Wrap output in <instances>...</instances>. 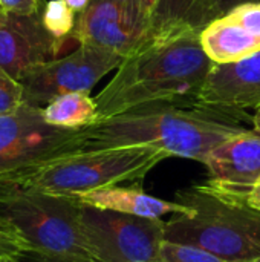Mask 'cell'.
<instances>
[{
  "instance_id": "cell-1",
  "label": "cell",
  "mask_w": 260,
  "mask_h": 262,
  "mask_svg": "<svg viewBox=\"0 0 260 262\" xmlns=\"http://www.w3.org/2000/svg\"><path fill=\"white\" fill-rule=\"evenodd\" d=\"M245 112L195 103H155L80 129L78 152L152 146L167 157L205 163L221 143L248 130Z\"/></svg>"
},
{
  "instance_id": "cell-2",
  "label": "cell",
  "mask_w": 260,
  "mask_h": 262,
  "mask_svg": "<svg viewBox=\"0 0 260 262\" xmlns=\"http://www.w3.org/2000/svg\"><path fill=\"white\" fill-rule=\"evenodd\" d=\"M213 64L195 31L149 40L121 61L95 97L98 120L146 104L199 101Z\"/></svg>"
},
{
  "instance_id": "cell-3",
  "label": "cell",
  "mask_w": 260,
  "mask_h": 262,
  "mask_svg": "<svg viewBox=\"0 0 260 262\" xmlns=\"http://www.w3.org/2000/svg\"><path fill=\"white\" fill-rule=\"evenodd\" d=\"M187 213L164 223V239L201 247L225 262L260 259V212L210 181L176 192Z\"/></svg>"
},
{
  "instance_id": "cell-4",
  "label": "cell",
  "mask_w": 260,
  "mask_h": 262,
  "mask_svg": "<svg viewBox=\"0 0 260 262\" xmlns=\"http://www.w3.org/2000/svg\"><path fill=\"white\" fill-rule=\"evenodd\" d=\"M166 158L167 154L152 146L77 152L35 169L0 177V181L54 195L78 196L121 183L141 181Z\"/></svg>"
},
{
  "instance_id": "cell-5",
  "label": "cell",
  "mask_w": 260,
  "mask_h": 262,
  "mask_svg": "<svg viewBox=\"0 0 260 262\" xmlns=\"http://www.w3.org/2000/svg\"><path fill=\"white\" fill-rule=\"evenodd\" d=\"M77 196L54 195L0 181V223L23 252L90 258L80 221Z\"/></svg>"
},
{
  "instance_id": "cell-6",
  "label": "cell",
  "mask_w": 260,
  "mask_h": 262,
  "mask_svg": "<svg viewBox=\"0 0 260 262\" xmlns=\"http://www.w3.org/2000/svg\"><path fill=\"white\" fill-rule=\"evenodd\" d=\"M81 203V201H80ZM86 249L98 262H158L164 221L97 209L81 203Z\"/></svg>"
},
{
  "instance_id": "cell-7",
  "label": "cell",
  "mask_w": 260,
  "mask_h": 262,
  "mask_svg": "<svg viewBox=\"0 0 260 262\" xmlns=\"http://www.w3.org/2000/svg\"><path fill=\"white\" fill-rule=\"evenodd\" d=\"M78 132L46 123L41 107L23 103L0 117V177L77 154Z\"/></svg>"
},
{
  "instance_id": "cell-8",
  "label": "cell",
  "mask_w": 260,
  "mask_h": 262,
  "mask_svg": "<svg viewBox=\"0 0 260 262\" xmlns=\"http://www.w3.org/2000/svg\"><path fill=\"white\" fill-rule=\"evenodd\" d=\"M124 58L118 54L80 45L74 52L35 64L18 78L23 88V103L44 107L54 98L72 92L90 94L93 86Z\"/></svg>"
},
{
  "instance_id": "cell-9",
  "label": "cell",
  "mask_w": 260,
  "mask_h": 262,
  "mask_svg": "<svg viewBox=\"0 0 260 262\" xmlns=\"http://www.w3.org/2000/svg\"><path fill=\"white\" fill-rule=\"evenodd\" d=\"M150 18L144 0H89L75 20L70 38L126 58L147 43Z\"/></svg>"
},
{
  "instance_id": "cell-10",
  "label": "cell",
  "mask_w": 260,
  "mask_h": 262,
  "mask_svg": "<svg viewBox=\"0 0 260 262\" xmlns=\"http://www.w3.org/2000/svg\"><path fill=\"white\" fill-rule=\"evenodd\" d=\"M64 43L46 31L41 12L32 15L6 12L0 23V68L18 81L29 68L58 58Z\"/></svg>"
},
{
  "instance_id": "cell-11",
  "label": "cell",
  "mask_w": 260,
  "mask_h": 262,
  "mask_svg": "<svg viewBox=\"0 0 260 262\" xmlns=\"http://www.w3.org/2000/svg\"><path fill=\"white\" fill-rule=\"evenodd\" d=\"M201 45L213 63L239 61L260 51V3H245L211 21Z\"/></svg>"
},
{
  "instance_id": "cell-12",
  "label": "cell",
  "mask_w": 260,
  "mask_h": 262,
  "mask_svg": "<svg viewBox=\"0 0 260 262\" xmlns=\"http://www.w3.org/2000/svg\"><path fill=\"white\" fill-rule=\"evenodd\" d=\"M210 183L245 196L260 181V134L248 129L230 137L205 160Z\"/></svg>"
},
{
  "instance_id": "cell-13",
  "label": "cell",
  "mask_w": 260,
  "mask_h": 262,
  "mask_svg": "<svg viewBox=\"0 0 260 262\" xmlns=\"http://www.w3.org/2000/svg\"><path fill=\"white\" fill-rule=\"evenodd\" d=\"M199 103L236 111L260 107V51L239 61L215 63Z\"/></svg>"
},
{
  "instance_id": "cell-14",
  "label": "cell",
  "mask_w": 260,
  "mask_h": 262,
  "mask_svg": "<svg viewBox=\"0 0 260 262\" xmlns=\"http://www.w3.org/2000/svg\"><path fill=\"white\" fill-rule=\"evenodd\" d=\"M77 198L86 206L150 220H161L166 215H179L188 212L187 206L178 201H167L152 196L141 187L110 186L81 193Z\"/></svg>"
},
{
  "instance_id": "cell-15",
  "label": "cell",
  "mask_w": 260,
  "mask_h": 262,
  "mask_svg": "<svg viewBox=\"0 0 260 262\" xmlns=\"http://www.w3.org/2000/svg\"><path fill=\"white\" fill-rule=\"evenodd\" d=\"M46 123L61 127L80 130L98 121V106L95 98L84 92L64 94L54 98L43 107Z\"/></svg>"
},
{
  "instance_id": "cell-16",
  "label": "cell",
  "mask_w": 260,
  "mask_h": 262,
  "mask_svg": "<svg viewBox=\"0 0 260 262\" xmlns=\"http://www.w3.org/2000/svg\"><path fill=\"white\" fill-rule=\"evenodd\" d=\"M198 0H158L152 11L149 40L184 31V21ZM147 40V41H149Z\"/></svg>"
},
{
  "instance_id": "cell-17",
  "label": "cell",
  "mask_w": 260,
  "mask_h": 262,
  "mask_svg": "<svg viewBox=\"0 0 260 262\" xmlns=\"http://www.w3.org/2000/svg\"><path fill=\"white\" fill-rule=\"evenodd\" d=\"M245 3H260V0H198L185 17L184 29L201 34L211 21Z\"/></svg>"
},
{
  "instance_id": "cell-18",
  "label": "cell",
  "mask_w": 260,
  "mask_h": 262,
  "mask_svg": "<svg viewBox=\"0 0 260 262\" xmlns=\"http://www.w3.org/2000/svg\"><path fill=\"white\" fill-rule=\"evenodd\" d=\"M75 12L63 0L46 2L41 11V21L46 31L58 40L70 38L75 28Z\"/></svg>"
},
{
  "instance_id": "cell-19",
  "label": "cell",
  "mask_w": 260,
  "mask_h": 262,
  "mask_svg": "<svg viewBox=\"0 0 260 262\" xmlns=\"http://www.w3.org/2000/svg\"><path fill=\"white\" fill-rule=\"evenodd\" d=\"M158 262H225L213 253L190 244L164 239L159 249Z\"/></svg>"
},
{
  "instance_id": "cell-20",
  "label": "cell",
  "mask_w": 260,
  "mask_h": 262,
  "mask_svg": "<svg viewBox=\"0 0 260 262\" xmlns=\"http://www.w3.org/2000/svg\"><path fill=\"white\" fill-rule=\"evenodd\" d=\"M23 104V88L0 68V117L15 112Z\"/></svg>"
},
{
  "instance_id": "cell-21",
  "label": "cell",
  "mask_w": 260,
  "mask_h": 262,
  "mask_svg": "<svg viewBox=\"0 0 260 262\" xmlns=\"http://www.w3.org/2000/svg\"><path fill=\"white\" fill-rule=\"evenodd\" d=\"M17 262H98L78 255H60L46 252H23L15 256Z\"/></svg>"
},
{
  "instance_id": "cell-22",
  "label": "cell",
  "mask_w": 260,
  "mask_h": 262,
  "mask_svg": "<svg viewBox=\"0 0 260 262\" xmlns=\"http://www.w3.org/2000/svg\"><path fill=\"white\" fill-rule=\"evenodd\" d=\"M5 12L32 15L40 12V0H0Z\"/></svg>"
},
{
  "instance_id": "cell-23",
  "label": "cell",
  "mask_w": 260,
  "mask_h": 262,
  "mask_svg": "<svg viewBox=\"0 0 260 262\" xmlns=\"http://www.w3.org/2000/svg\"><path fill=\"white\" fill-rule=\"evenodd\" d=\"M245 200L251 207H254L256 210L260 212V181L245 195Z\"/></svg>"
},
{
  "instance_id": "cell-24",
  "label": "cell",
  "mask_w": 260,
  "mask_h": 262,
  "mask_svg": "<svg viewBox=\"0 0 260 262\" xmlns=\"http://www.w3.org/2000/svg\"><path fill=\"white\" fill-rule=\"evenodd\" d=\"M74 12H81L86 6H87V3H89V0H63Z\"/></svg>"
},
{
  "instance_id": "cell-25",
  "label": "cell",
  "mask_w": 260,
  "mask_h": 262,
  "mask_svg": "<svg viewBox=\"0 0 260 262\" xmlns=\"http://www.w3.org/2000/svg\"><path fill=\"white\" fill-rule=\"evenodd\" d=\"M251 124H253V129L260 134V107L254 111V115L251 117Z\"/></svg>"
},
{
  "instance_id": "cell-26",
  "label": "cell",
  "mask_w": 260,
  "mask_h": 262,
  "mask_svg": "<svg viewBox=\"0 0 260 262\" xmlns=\"http://www.w3.org/2000/svg\"><path fill=\"white\" fill-rule=\"evenodd\" d=\"M156 2H158V0H144V3L147 5V8L150 9V12H152V11H153V8L156 6Z\"/></svg>"
},
{
  "instance_id": "cell-27",
  "label": "cell",
  "mask_w": 260,
  "mask_h": 262,
  "mask_svg": "<svg viewBox=\"0 0 260 262\" xmlns=\"http://www.w3.org/2000/svg\"><path fill=\"white\" fill-rule=\"evenodd\" d=\"M5 17H6V12H5V11H0V23L3 21V18H5Z\"/></svg>"
},
{
  "instance_id": "cell-28",
  "label": "cell",
  "mask_w": 260,
  "mask_h": 262,
  "mask_svg": "<svg viewBox=\"0 0 260 262\" xmlns=\"http://www.w3.org/2000/svg\"><path fill=\"white\" fill-rule=\"evenodd\" d=\"M0 262H17L15 258H9V259H0Z\"/></svg>"
},
{
  "instance_id": "cell-29",
  "label": "cell",
  "mask_w": 260,
  "mask_h": 262,
  "mask_svg": "<svg viewBox=\"0 0 260 262\" xmlns=\"http://www.w3.org/2000/svg\"><path fill=\"white\" fill-rule=\"evenodd\" d=\"M0 11H3V8H2V5H0Z\"/></svg>"
},
{
  "instance_id": "cell-30",
  "label": "cell",
  "mask_w": 260,
  "mask_h": 262,
  "mask_svg": "<svg viewBox=\"0 0 260 262\" xmlns=\"http://www.w3.org/2000/svg\"><path fill=\"white\" fill-rule=\"evenodd\" d=\"M254 262H260V259H259V261H254Z\"/></svg>"
}]
</instances>
